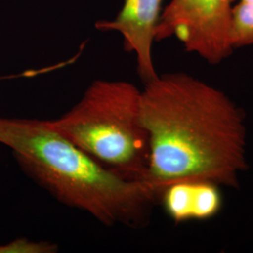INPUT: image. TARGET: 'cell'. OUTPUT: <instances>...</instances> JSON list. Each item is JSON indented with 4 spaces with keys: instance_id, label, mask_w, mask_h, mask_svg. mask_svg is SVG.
<instances>
[{
    "instance_id": "1",
    "label": "cell",
    "mask_w": 253,
    "mask_h": 253,
    "mask_svg": "<svg viewBox=\"0 0 253 253\" xmlns=\"http://www.w3.org/2000/svg\"><path fill=\"white\" fill-rule=\"evenodd\" d=\"M141 112L149 137L145 180L161 191L190 179L238 187L248 167L247 128L223 91L187 73L158 75L141 90Z\"/></svg>"
},
{
    "instance_id": "2",
    "label": "cell",
    "mask_w": 253,
    "mask_h": 253,
    "mask_svg": "<svg viewBox=\"0 0 253 253\" xmlns=\"http://www.w3.org/2000/svg\"><path fill=\"white\" fill-rule=\"evenodd\" d=\"M0 144L9 147L29 177L65 206L113 227L148 222L161 190L126 179L97 163L48 120L0 118Z\"/></svg>"
},
{
    "instance_id": "3",
    "label": "cell",
    "mask_w": 253,
    "mask_h": 253,
    "mask_svg": "<svg viewBox=\"0 0 253 253\" xmlns=\"http://www.w3.org/2000/svg\"><path fill=\"white\" fill-rule=\"evenodd\" d=\"M49 124L97 163L130 180H145L149 137L141 90L125 81L96 80L81 100Z\"/></svg>"
},
{
    "instance_id": "4",
    "label": "cell",
    "mask_w": 253,
    "mask_h": 253,
    "mask_svg": "<svg viewBox=\"0 0 253 253\" xmlns=\"http://www.w3.org/2000/svg\"><path fill=\"white\" fill-rule=\"evenodd\" d=\"M235 0H171L163 9L156 41L179 40L185 50L210 64L230 56V21Z\"/></svg>"
},
{
    "instance_id": "5",
    "label": "cell",
    "mask_w": 253,
    "mask_h": 253,
    "mask_svg": "<svg viewBox=\"0 0 253 253\" xmlns=\"http://www.w3.org/2000/svg\"><path fill=\"white\" fill-rule=\"evenodd\" d=\"M163 0H125L114 20H102L95 24L100 31H117L123 38L124 49L134 53L137 71L147 83L159 74L152 57L156 29L162 14Z\"/></svg>"
},
{
    "instance_id": "6",
    "label": "cell",
    "mask_w": 253,
    "mask_h": 253,
    "mask_svg": "<svg viewBox=\"0 0 253 253\" xmlns=\"http://www.w3.org/2000/svg\"><path fill=\"white\" fill-rule=\"evenodd\" d=\"M159 201L176 224L210 219L217 215L223 205L219 186L201 179L172 182L162 190Z\"/></svg>"
},
{
    "instance_id": "7",
    "label": "cell",
    "mask_w": 253,
    "mask_h": 253,
    "mask_svg": "<svg viewBox=\"0 0 253 253\" xmlns=\"http://www.w3.org/2000/svg\"><path fill=\"white\" fill-rule=\"evenodd\" d=\"M230 42L234 50L253 44V3L239 1L233 6Z\"/></svg>"
},
{
    "instance_id": "8",
    "label": "cell",
    "mask_w": 253,
    "mask_h": 253,
    "mask_svg": "<svg viewBox=\"0 0 253 253\" xmlns=\"http://www.w3.org/2000/svg\"><path fill=\"white\" fill-rule=\"evenodd\" d=\"M57 252V246L46 241H30L19 238L7 244L0 245V253H52Z\"/></svg>"
},
{
    "instance_id": "9",
    "label": "cell",
    "mask_w": 253,
    "mask_h": 253,
    "mask_svg": "<svg viewBox=\"0 0 253 253\" xmlns=\"http://www.w3.org/2000/svg\"><path fill=\"white\" fill-rule=\"evenodd\" d=\"M240 2H247V3H253V0H239Z\"/></svg>"
}]
</instances>
